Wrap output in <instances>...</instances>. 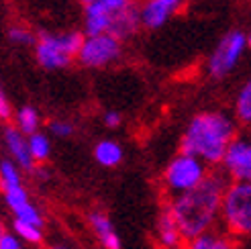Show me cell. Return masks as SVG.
Instances as JSON below:
<instances>
[{
  "label": "cell",
  "mask_w": 251,
  "mask_h": 249,
  "mask_svg": "<svg viewBox=\"0 0 251 249\" xmlns=\"http://www.w3.org/2000/svg\"><path fill=\"white\" fill-rule=\"evenodd\" d=\"M231 178L225 172H208V176L194 190L170 200L168 208L178 223L184 241H192L215 229L221 219L223 198Z\"/></svg>",
  "instance_id": "cell-1"
},
{
  "label": "cell",
  "mask_w": 251,
  "mask_h": 249,
  "mask_svg": "<svg viewBox=\"0 0 251 249\" xmlns=\"http://www.w3.org/2000/svg\"><path fill=\"white\" fill-rule=\"evenodd\" d=\"M237 139L235 123L223 113L196 115L182 137L180 153L202 159L204 164H223L229 145Z\"/></svg>",
  "instance_id": "cell-2"
},
{
  "label": "cell",
  "mask_w": 251,
  "mask_h": 249,
  "mask_svg": "<svg viewBox=\"0 0 251 249\" xmlns=\"http://www.w3.org/2000/svg\"><path fill=\"white\" fill-rule=\"evenodd\" d=\"M221 223L231 237L251 235V184L231 182L223 198Z\"/></svg>",
  "instance_id": "cell-3"
},
{
  "label": "cell",
  "mask_w": 251,
  "mask_h": 249,
  "mask_svg": "<svg viewBox=\"0 0 251 249\" xmlns=\"http://www.w3.org/2000/svg\"><path fill=\"white\" fill-rule=\"evenodd\" d=\"M84 37L80 33H66V35H49L41 33L35 47V55L39 66L45 70H59L68 68L74 59L80 55L84 45Z\"/></svg>",
  "instance_id": "cell-4"
},
{
  "label": "cell",
  "mask_w": 251,
  "mask_h": 249,
  "mask_svg": "<svg viewBox=\"0 0 251 249\" xmlns=\"http://www.w3.org/2000/svg\"><path fill=\"white\" fill-rule=\"evenodd\" d=\"M206 176H208V170L202 159L186 155V153H178L168 164L161 182H164V190L174 200V198L194 190L198 184H202Z\"/></svg>",
  "instance_id": "cell-5"
},
{
  "label": "cell",
  "mask_w": 251,
  "mask_h": 249,
  "mask_svg": "<svg viewBox=\"0 0 251 249\" xmlns=\"http://www.w3.org/2000/svg\"><path fill=\"white\" fill-rule=\"evenodd\" d=\"M245 35L241 31H231L221 39V43L217 45V49L212 51L210 59H208V72L210 76L215 78H223L235 68L237 59L241 57L243 47H245Z\"/></svg>",
  "instance_id": "cell-6"
},
{
  "label": "cell",
  "mask_w": 251,
  "mask_h": 249,
  "mask_svg": "<svg viewBox=\"0 0 251 249\" xmlns=\"http://www.w3.org/2000/svg\"><path fill=\"white\" fill-rule=\"evenodd\" d=\"M121 53V41L108 33L88 37L80 49V64L86 68H104L110 61H115Z\"/></svg>",
  "instance_id": "cell-7"
},
{
  "label": "cell",
  "mask_w": 251,
  "mask_h": 249,
  "mask_svg": "<svg viewBox=\"0 0 251 249\" xmlns=\"http://www.w3.org/2000/svg\"><path fill=\"white\" fill-rule=\"evenodd\" d=\"M223 170L233 182L251 184V139H235L223 159Z\"/></svg>",
  "instance_id": "cell-8"
},
{
  "label": "cell",
  "mask_w": 251,
  "mask_h": 249,
  "mask_svg": "<svg viewBox=\"0 0 251 249\" xmlns=\"http://www.w3.org/2000/svg\"><path fill=\"white\" fill-rule=\"evenodd\" d=\"M4 145L19 168L27 172H35V159L29 149V139H25V135L17 129V124L4 127Z\"/></svg>",
  "instance_id": "cell-9"
},
{
  "label": "cell",
  "mask_w": 251,
  "mask_h": 249,
  "mask_svg": "<svg viewBox=\"0 0 251 249\" xmlns=\"http://www.w3.org/2000/svg\"><path fill=\"white\" fill-rule=\"evenodd\" d=\"M139 25H143L141 23V6H137L135 0H131V2L125 6L115 19H112L108 35L117 37L119 41H123V39H127V37H131L133 33H137Z\"/></svg>",
  "instance_id": "cell-10"
},
{
  "label": "cell",
  "mask_w": 251,
  "mask_h": 249,
  "mask_svg": "<svg viewBox=\"0 0 251 249\" xmlns=\"http://www.w3.org/2000/svg\"><path fill=\"white\" fill-rule=\"evenodd\" d=\"M157 243L164 249H184V237L178 223L172 217L170 208H166L157 219Z\"/></svg>",
  "instance_id": "cell-11"
},
{
  "label": "cell",
  "mask_w": 251,
  "mask_h": 249,
  "mask_svg": "<svg viewBox=\"0 0 251 249\" xmlns=\"http://www.w3.org/2000/svg\"><path fill=\"white\" fill-rule=\"evenodd\" d=\"M172 12L174 8L166 0H145L141 6V23L147 29H157L172 17Z\"/></svg>",
  "instance_id": "cell-12"
},
{
  "label": "cell",
  "mask_w": 251,
  "mask_h": 249,
  "mask_svg": "<svg viewBox=\"0 0 251 249\" xmlns=\"http://www.w3.org/2000/svg\"><path fill=\"white\" fill-rule=\"evenodd\" d=\"M184 249H235V243L229 235L219 233V231H210L192 241H186Z\"/></svg>",
  "instance_id": "cell-13"
},
{
  "label": "cell",
  "mask_w": 251,
  "mask_h": 249,
  "mask_svg": "<svg viewBox=\"0 0 251 249\" xmlns=\"http://www.w3.org/2000/svg\"><path fill=\"white\" fill-rule=\"evenodd\" d=\"M94 157H96V161L100 166L115 168L117 164H121V159H123V149L115 141H100L94 147Z\"/></svg>",
  "instance_id": "cell-14"
},
{
  "label": "cell",
  "mask_w": 251,
  "mask_h": 249,
  "mask_svg": "<svg viewBox=\"0 0 251 249\" xmlns=\"http://www.w3.org/2000/svg\"><path fill=\"white\" fill-rule=\"evenodd\" d=\"M37 127H39V113L33 106H23L17 113V129L23 135H35Z\"/></svg>",
  "instance_id": "cell-15"
},
{
  "label": "cell",
  "mask_w": 251,
  "mask_h": 249,
  "mask_svg": "<svg viewBox=\"0 0 251 249\" xmlns=\"http://www.w3.org/2000/svg\"><path fill=\"white\" fill-rule=\"evenodd\" d=\"M0 182H2V190L15 188V186H23L21 172H19V166L15 161L2 159V164H0Z\"/></svg>",
  "instance_id": "cell-16"
},
{
  "label": "cell",
  "mask_w": 251,
  "mask_h": 249,
  "mask_svg": "<svg viewBox=\"0 0 251 249\" xmlns=\"http://www.w3.org/2000/svg\"><path fill=\"white\" fill-rule=\"evenodd\" d=\"M12 231H15L17 237H23V241H29V243H41L43 239V231L41 227L31 225V223H25V221H12Z\"/></svg>",
  "instance_id": "cell-17"
},
{
  "label": "cell",
  "mask_w": 251,
  "mask_h": 249,
  "mask_svg": "<svg viewBox=\"0 0 251 249\" xmlns=\"http://www.w3.org/2000/svg\"><path fill=\"white\" fill-rule=\"evenodd\" d=\"M235 113L241 123H251V80L241 88L235 102Z\"/></svg>",
  "instance_id": "cell-18"
},
{
  "label": "cell",
  "mask_w": 251,
  "mask_h": 249,
  "mask_svg": "<svg viewBox=\"0 0 251 249\" xmlns=\"http://www.w3.org/2000/svg\"><path fill=\"white\" fill-rule=\"evenodd\" d=\"M88 221H90V225L94 229V233L98 235L100 243H102L104 239H108L112 233H115V229H112V223L110 219L104 215V213H90V217H88Z\"/></svg>",
  "instance_id": "cell-19"
},
{
  "label": "cell",
  "mask_w": 251,
  "mask_h": 249,
  "mask_svg": "<svg viewBox=\"0 0 251 249\" xmlns=\"http://www.w3.org/2000/svg\"><path fill=\"white\" fill-rule=\"evenodd\" d=\"M29 149L35 161H45L49 157V139L43 133H35L29 137Z\"/></svg>",
  "instance_id": "cell-20"
},
{
  "label": "cell",
  "mask_w": 251,
  "mask_h": 249,
  "mask_svg": "<svg viewBox=\"0 0 251 249\" xmlns=\"http://www.w3.org/2000/svg\"><path fill=\"white\" fill-rule=\"evenodd\" d=\"M2 194H4V202L8 204V208L15 213V210H19L21 206H25V204H29L31 200H29V194H27V190L23 188V186H15V188H8V190H2Z\"/></svg>",
  "instance_id": "cell-21"
},
{
  "label": "cell",
  "mask_w": 251,
  "mask_h": 249,
  "mask_svg": "<svg viewBox=\"0 0 251 249\" xmlns=\"http://www.w3.org/2000/svg\"><path fill=\"white\" fill-rule=\"evenodd\" d=\"M8 39L12 43H25V45H31L35 39H33V33L27 31V29H23V27H10L8 29Z\"/></svg>",
  "instance_id": "cell-22"
},
{
  "label": "cell",
  "mask_w": 251,
  "mask_h": 249,
  "mask_svg": "<svg viewBox=\"0 0 251 249\" xmlns=\"http://www.w3.org/2000/svg\"><path fill=\"white\" fill-rule=\"evenodd\" d=\"M49 131L57 137H70L74 133V124L64 123V121H51L49 123Z\"/></svg>",
  "instance_id": "cell-23"
},
{
  "label": "cell",
  "mask_w": 251,
  "mask_h": 249,
  "mask_svg": "<svg viewBox=\"0 0 251 249\" xmlns=\"http://www.w3.org/2000/svg\"><path fill=\"white\" fill-rule=\"evenodd\" d=\"M0 249H21V241L15 233L2 231L0 233Z\"/></svg>",
  "instance_id": "cell-24"
},
{
  "label": "cell",
  "mask_w": 251,
  "mask_h": 249,
  "mask_svg": "<svg viewBox=\"0 0 251 249\" xmlns=\"http://www.w3.org/2000/svg\"><path fill=\"white\" fill-rule=\"evenodd\" d=\"M104 124H106V127H110V129L119 127V124H121V115L115 113V110H108V113L104 115Z\"/></svg>",
  "instance_id": "cell-25"
},
{
  "label": "cell",
  "mask_w": 251,
  "mask_h": 249,
  "mask_svg": "<svg viewBox=\"0 0 251 249\" xmlns=\"http://www.w3.org/2000/svg\"><path fill=\"white\" fill-rule=\"evenodd\" d=\"M10 115H12V108H10L8 100H6V94L2 92V94H0V117H2V119H8Z\"/></svg>",
  "instance_id": "cell-26"
},
{
  "label": "cell",
  "mask_w": 251,
  "mask_h": 249,
  "mask_svg": "<svg viewBox=\"0 0 251 249\" xmlns=\"http://www.w3.org/2000/svg\"><path fill=\"white\" fill-rule=\"evenodd\" d=\"M166 2H168V4H170V6L174 8V10H176V8H178V6H180V4L184 2V0H166Z\"/></svg>",
  "instance_id": "cell-27"
},
{
  "label": "cell",
  "mask_w": 251,
  "mask_h": 249,
  "mask_svg": "<svg viewBox=\"0 0 251 249\" xmlns=\"http://www.w3.org/2000/svg\"><path fill=\"white\" fill-rule=\"evenodd\" d=\"M82 2H84V4L88 6V4H92V2H96V0H82Z\"/></svg>",
  "instance_id": "cell-28"
},
{
  "label": "cell",
  "mask_w": 251,
  "mask_h": 249,
  "mask_svg": "<svg viewBox=\"0 0 251 249\" xmlns=\"http://www.w3.org/2000/svg\"><path fill=\"white\" fill-rule=\"evenodd\" d=\"M247 43H249V45H251V35H249V39H247Z\"/></svg>",
  "instance_id": "cell-29"
},
{
  "label": "cell",
  "mask_w": 251,
  "mask_h": 249,
  "mask_svg": "<svg viewBox=\"0 0 251 249\" xmlns=\"http://www.w3.org/2000/svg\"><path fill=\"white\" fill-rule=\"evenodd\" d=\"M51 249H64V247H51Z\"/></svg>",
  "instance_id": "cell-30"
}]
</instances>
